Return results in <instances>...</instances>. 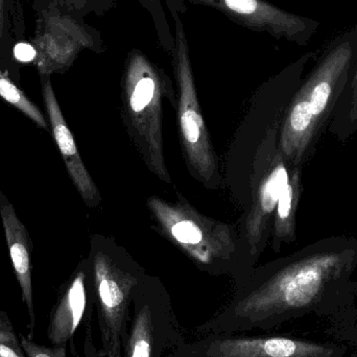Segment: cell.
<instances>
[{
  "label": "cell",
  "mask_w": 357,
  "mask_h": 357,
  "mask_svg": "<svg viewBox=\"0 0 357 357\" xmlns=\"http://www.w3.org/2000/svg\"><path fill=\"white\" fill-rule=\"evenodd\" d=\"M356 268L357 238L314 241L241 280L231 301L197 333L268 331L308 314L328 318L356 300Z\"/></svg>",
  "instance_id": "6da1fadb"
},
{
  "label": "cell",
  "mask_w": 357,
  "mask_h": 357,
  "mask_svg": "<svg viewBox=\"0 0 357 357\" xmlns=\"http://www.w3.org/2000/svg\"><path fill=\"white\" fill-rule=\"evenodd\" d=\"M357 56V24L331 40L300 83L285 113L278 148L287 162L301 167L345 91Z\"/></svg>",
  "instance_id": "7a4b0ae2"
},
{
  "label": "cell",
  "mask_w": 357,
  "mask_h": 357,
  "mask_svg": "<svg viewBox=\"0 0 357 357\" xmlns=\"http://www.w3.org/2000/svg\"><path fill=\"white\" fill-rule=\"evenodd\" d=\"M123 117L130 137L149 169L171 183L163 149V98L178 107L175 89L165 70L139 48L128 52L121 79Z\"/></svg>",
  "instance_id": "3957f363"
},
{
  "label": "cell",
  "mask_w": 357,
  "mask_h": 357,
  "mask_svg": "<svg viewBox=\"0 0 357 357\" xmlns=\"http://www.w3.org/2000/svg\"><path fill=\"white\" fill-rule=\"evenodd\" d=\"M146 206L160 232L210 274H233L235 238L230 225L199 213L181 195L175 203L149 197Z\"/></svg>",
  "instance_id": "277c9868"
},
{
  "label": "cell",
  "mask_w": 357,
  "mask_h": 357,
  "mask_svg": "<svg viewBox=\"0 0 357 357\" xmlns=\"http://www.w3.org/2000/svg\"><path fill=\"white\" fill-rule=\"evenodd\" d=\"M167 6L175 23V50L171 56L178 84L177 113L181 144L193 177L212 185L220 180L218 159L202 115L188 41L181 19V14L186 12L187 8L178 0H167Z\"/></svg>",
  "instance_id": "5b68a950"
},
{
  "label": "cell",
  "mask_w": 357,
  "mask_h": 357,
  "mask_svg": "<svg viewBox=\"0 0 357 357\" xmlns=\"http://www.w3.org/2000/svg\"><path fill=\"white\" fill-rule=\"evenodd\" d=\"M100 333V357H123L136 289L146 278L135 264L98 250L90 264Z\"/></svg>",
  "instance_id": "8992f818"
},
{
  "label": "cell",
  "mask_w": 357,
  "mask_h": 357,
  "mask_svg": "<svg viewBox=\"0 0 357 357\" xmlns=\"http://www.w3.org/2000/svg\"><path fill=\"white\" fill-rule=\"evenodd\" d=\"M35 13V33L31 43L40 75L64 73L83 50L104 54L102 33L85 19L54 6H42Z\"/></svg>",
  "instance_id": "52a82bcc"
},
{
  "label": "cell",
  "mask_w": 357,
  "mask_h": 357,
  "mask_svg": "<svg viewBox=\"0 0 357 357\" xmlns=\"http://www.w3.org/2000/svg\"><path fill=\"white\" fill-rule=\"evenodd\" d=\"M185 342L165 285L146 276L134 295L123 357H163Z\"/></svg>",
  "instance_id": "ba28073f"
},
{
  "label": "cell",
  "mask_w": 357,
  "mask_h": 357,
  "mask_svg": "<svg viewBox=\"0 0 357 357\" xmlns=\"http://www.w3.org/2000/svg\"><path fill=\"white\" fill-rule=\"evenodd\" d=\"M348 348L335 342L284 335H204L172 350L181 357H344Z\"/></svg>",
  "instance_id": "9c48e42d"
},
{
  "label": "cell",
  "mask_w": 357,
  "mask_h": 357,
  "mask_svg": "<svg viewBox=\"0 0 357 357\" xmlns=\"http://www.w3.org/2000/svg\"><path fill=\"white\" fill-rule=\"evenodd\" d=\"M276 128H271L261 144L262 155L256 162L258 169L252 178L253 202L245 220V237L250 255L256 259L264 251L271 230H273L275 212L291 180L293 165L287 162L278 148Z\"/></svg>",
  "instance_id": "30bf717a"
},
{
  "label": "cell",
  "mask_w": 357,
  "mask_h": 357,
  "mask_svg": "<svg viewBox=\"0 0 357 357\" xmlns=\"http://www.w3.org/2000/svg\"><path fill=\"white\" fill-rule=\"evenodd\" d=\"M182 6H207L255 33L307 46L320 26L316 19L287 12L268 0H178Z\"/></svg>",
  "instance_id": "8fae6325"
},
{
  "label": "cell",
  "mask_w": 357,
  "mask_h": 357,
  "mask_svg": "<svg viewBox=\"0 0 357 357\" xmlns=\"http://www.w3.org/2000/svg\"><path fill=\"white\" fill-rule=\"evenodd\" d=\"M94 301L90 268L81 266L61 291L50 314L47 339L52 346L73 344V337L82 324L91 323Z\"/></svg>",
  "instance_id": "7c38bea8"
},
{
  "label": "cell",
  "mask_w": 357,
  "mask_h": 357,
  "mask_svg": "<svg viewBox=\"0 0 357 357\" xmlns=\"http://www.w3.org/2000/svg\"><path fill=\"white\" fill-rule=\"evenodd\" d=\"M40 77H41L42 96H43L48 117H50L52 135L62 155L67 172L85 203L90 207H96L102 199L100 191L82 160L75 138L63 116L60 105L52 89L50 75H42Z\"/></svg>",
  "instance_id": "4fadbf2b"
},
{
  "label": "cell",
  "mask_w": 357,
  "mask_h": 357,
  "mask_svg": "<svg viewBox=\"0 0 357 357\" xmlns=\"http://www.w3.org/2000/svg\"><path fill=\"white\" fill-rule=\"evenodd\" d=\"M0 215L6 233V243L15 275L20 285L22 301L29 317V335L33 337L36 326L35 306L31 283V243L24 225L20 222L14 208L8 202H0Z\"/></svg>",
  "instance_id": "5bb4252c"
},
{
  "label": "cell",
  "mask_w": 357,
  "mask_h": 357,
  "mask_svg": "<svg viewBox=\"0 0 357 357\" xmlns=\"http://www.w3.org/2000/svg\"><path fill=\"white\" fill-rule=\"evenodd\" d=\"M25 31L22 0H0V68L8 75L18 65L16 50L25 41Z\"/></svg>",
  "instance_id": "9a60e30c"
},
{
  "label": "cell",
  "mask_w": 357,
  "mask_h": 357,
  "mask_svg": "<svg viewBox=\"0 0 357 357\" xmlns=\"http://www.w3.org/2000/svg\"><path fill=\"white\" fill-rule=\"evenodd\" d=\"M301 167H295L291 180L279 199L273 222V249L280 251L285 243L296 239V215L301 197Z\"/></svg>",
  "instance_id": "2e32d148"
},
{
  "label": "cell",
  "mask_w": 357,
  "mask_h": 357,
  "mask_svg": "<svg viewBox=\"0 0 357 357\" xmlns=\"http://www.w3.org/2000/svg\"><path fill=\"white\" fill-rule=\"evenodd\" d=\"M0 98L24 113L40 127L47 129V123L41 111L26 98L22 90L17 87L16 84L13 83L10 77L1 68H0Z\"/></svg>",
  "instance_id": "e0dca14e"
},
{
  "label": "cell",
  "mask_w": 357,
  "mask_h": 357,
  "mask_svg": "<svg viewBox=\"0 0 357 357\" xmlns=\"http://www.w3.org/2000/svg\"><path fill=\"white\" fill-rule=\"evenodd\" d=\"M339 112H343L335 119L339 123L343 121L339 128H337V134H341L342 137H346L348 134L354 133L357 130V56L351 71H350L349 79H348L347 86L345 91L340 100Z\"/></svg>",
  "instance_id": "ac0fdd59"
},
{
  "label": "cell",
  "mask_w": 357,
  "mask_h": 357,
  "mask_svg": "<svg viewBox=\"0 0 357 357\" xmlns=\"http://www.w3.org/2000/svg\"><path fill=\"white\" fill-rule=\"evenodd\" d=\"M45 6H54L85 19L91 14L104 17L114 8L115 0H33V10Z\"/></svg>",
  "instance_id": "d6986e66"
},
{
  "label": "cell",
  "mask_w": 357,
  "mask_h": 357,
  "mask_svg": "<svg viewBox=\"0 0 357 357\" xmlns=\"http://www.w3.org/2000/svg\"><path fill=\"white\" fill-rule=\"evenodd\" d=\"M138 2L152 17L161 47L172 54L175 50V35L172 33L162 2L161 0H138Z\"/></svg>",
  "instance_id": "ffe728a7"
},
{
  "label": "cell",
  "mask_w": 357,
  "mask_h": 357,
  "mask_svg": "<svg viewBox=\"0 0 357 357\" xmlns=\"http://www.w3.org/2000/svg\"><path fill=\"white\" fill-rule=\"evenodd\" d=\"M0 357H26L6 312L0 310Z\"/></svg>",
  "instance_id": "44dd1931"
},
{
  "label": "cell",
  "mask_w": 357,
  "mask_h": 357,
  "mask_svg": "<svg viewBox=\"0 0 357 357\" xmlns=\"http://www.w3.org/2000/svg\"><path fill=\"white\" fill-rule=\"evenodd\" d=\"M21 346L26 357H67L66 346H46L39 345L33 341L31 335L25 337L19 335Z\"/></svg>",
  "instance_id": "7402d4cb"
},
{
  "label": "cell",
  "mask_w": 357,
  "mask_h": 357,
  "mask_svg": "<svg viewBox=\"0 0 357 357\" xmlns=\"http://www.w3.org/2000/svg\"><path fill=\"white\" fill-rule=\"evenodd\" d=\"M71 351L75 357H100L98 349L94 344L93 335H92L91 323L86 325L85 339H84L83 354H79L75 351V345L70 344Z\"/></svg>",
  "instance_id": "603a6c76"
},
{
  "label": "cell",
  "mask_w": 357,
  "mask_h": 357,
  "mask_svg": "<svg viewBox=\"0 0 357 357\" xmlns=\"http://www.w3.org/2000/svg\"><path fill=\"white\" fill-rule=\"evenodd\" d=\"M352 291H354V297L357 298V281H354L352 283Z\"/></svg>",
  "instance_id": "cb8c5ba5"
},
{
  "label": "cell",
  "mask_w": 357,
  "mask_h": 357,
  "mask_svg": "<svg viewBox=\"0 0 357 357\" xmlns=\"http://www.w3.org/2000/svg\"><path fill=\"white\" fill-rule=\"evenodd\" d=\"M167 357H181V356H176V354H174L173 352H169V356H167Z\"/></svg>",
  "instance_id": "d4e9b609"
}]
</instances>
